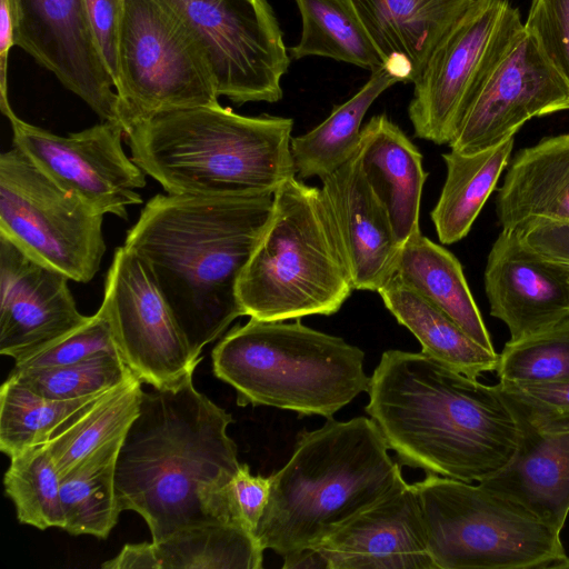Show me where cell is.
<instances>
[{
  "label": "cell",
  "mask_w": 569,
  "mask_h": 569,
  "mask_svg": "<svg viewBox=\"0 0 569 569\" xmlns=\"http://www.w3.org/2000/svg\"><path fill=\"white\" fill-rule=\"evenodd\" d=\"M523 26L569 84V0H531Z\"/></svg>",
  "instance_id": "obj_40"
},
{
  "label": "cell",
  "mask_w": 569,
  "mask_h": 569,
  "mask_svg": "<svg viewBox=\"0 0 569 569\" xmlns=\"http://www.w3.org/2000/svg\"><path fill=\"white\" fill-rule=\"evenodd\" d=\"M273 194H157L124 246L149 268L194 358L244 316L238 283L271 214Z\"/></svg>",
  "instance_id": "obj_1"
},
{
  "label": "cell",
  "mask_w": 569,
  "mask_h": 569,
  "mask_svg": "<svg viewBox=\"0 0 569 569\" xmlns=\"http://www.w3.org/2000/svg\"><path fill=\"white\" fill-rule=\"evenodd\" d=\"M13 147L40 170L96 211L128 219V207L142 203L137 191L146 186V173L122 148L123 127L102 121L79 132L58 136L7 116Z\"/></svg>",
  "instance_id": "obj_14"
},
{
  "label": "cell",
  "mask_w": 569,
  "mask_h": 569,
  "mask_svg": "<svg viewBox=\"0 0 569 569\" xmlns=\"http://www.w3.org/2000/svg\"><path fill=\"white\" fill-rule=\"evenodd\" d=\"M88 21L113 81H119L118 44L124 0H83Z\"/></svg>",
  "instance_id": "obj_41"
},
{
  "label": "cell",
  "mask_w": 569,
  "mask_h": 569,
  "mask_svg": "<svg viewBox=\"0 0 569 569\" xmlns=\"http://www.w3.org/2000/svg\"><path fill=\"white\" fill-rule=\"evenodd\" d=\"M13 7L14 46L51 71L103 121L120 123L119 97L83 0H13Z\"/></svg>",
  "instance_id": "obj_16"
},
{
  "label": "cell",
  "mask_w": 569,
  "mask_h": 569,
  "mask_svg": "<svg viewBox=\"0 0 569 569\" xmlns=\"http://www.w3.org/2000/svg\"><path fill=\"white\" fill-rule=\"evenodd\" d=\"M513 144L515 137L473 153L450 150L442 154L447 176L430 213L441 243H455L469 233L499 177L509 166Z\"/></svg>",
  "instance_id": "obj_27"
},
{
  "label": "cell",
  "mask_w": 569,
  "mask_h": 569,
  "mask_svg": "<svg viewBox=\"0 0 569 569\" xmlns=\"http://www.w3.org/2000/svg\"><path fill=\"white\" fill-rule=\"evenodd\" d=\"M232 416L199 392L192 376L179 385L144 392L116 467L119 508L139 513L152 541L212 522L201 492L240 467L227 428Z\"/></svg>",
  "instance_id": "obj_3"
},
{
  "label": "cell",
  "mask_w": 569,
  "mask_h": 569,
  "mask_svg": "<svg viewBox=\"0 0 569 569\" xmlns=\"http://www.w3.org/2000/svg\"><path fill=\"white\" fill-rule=\"evenodd\" d=\"M508 0H476L439 41L413 82L415 136L449 143L468 106L523 30Z\"/></svg>",
  "instance_id": "obj_11"
},
{
  "label": "cell",
  "mask_w": 569,
  "mask_h": 569,
  "mask_svg": "<svg viewBox=\"0 0 569 569\" xmlns=\"http://www.w3.org/2000/svg\"><path fill=\"white\" fill-rule=\"evenodd\" d=\"M515 420V453L479 483L561 531L569 513V423Z\"/></svg>",
  "instance_id": "obj_21"
},
{
  "label": "cell",
  "mask_w": 569,
  "mask_h": 569,
  "mask_svg": "<svg viewBox=\"0 0 569 569\" xmlns=\"http://www.w3.org/2000/svg\"><path fill=\"white\" fill-rule=\"evenodd\" d=\"M413 486L436 569L569 568L561 531L481 483L428 473Z\"/></svg>",
  "instance_id": "obj_8"
},
{
  "label": "cell",
  "mask_w": 569,
  "mask_h": 569,
  "mask_svg": "<svg viewBox=\"0 0 569 569\" xmlns=\"http://www.w3.org/2000/svg\"><path fill=\"white\" fill-rule=\"evenodd\" d=\"M396 276L456 321L476 342L495 350L459 260L421 232L401 247Z\"/></svg>",
  "instance_id": "obj_26"
},
{
  "label": "cell",
  "mask_w": 569,
  "mask_h": 569,
  "mask_svg": "<svg viewBox=\"0 0 569 569\" xmlns=\"http://www.w3.org/2000/svg\"><path fill=\"white\" fill-rule=\"evenodd\" d=\"M496 386L513 417L569 423V379L532 383L499 381Z\"/></svg>",
  "instance_id": "obj_39"
},
{
  "label": "cell",
  "mask_w": 569,
  "mask_h": 569,
  "mask_svg": "<svg viewBox=\"0 0 569 569\" xmlns=\"http://www.w3.org/2000/svg\"><path fill=\"white\" fill-rule=\"evenodd\" d=\"M293 120L241 116L220 103L158 113L132 126L131 159L167 193L273 194L296 177Z\"/></svg>",
  "instance_id": "obj_5"
},
{
  "label": "cell",
  "mask_w": 569,
  "mask_h": 569,
  "mask_svg": "<svg viewBox=\"0 0 569 569\" xmlns=\"http://www.w3.org/2000/svg\"><path fill=\"white\" fill-rule=\"evenodd\" d=\"M104 392L71 400H53L7 379L0 389L1 451L12 458L48 442L61 425Z\"/></svg>",
  "instance_id": "obj_33"
},
{
  "label": "cell",
  "mask_w": 569,
  "mask_h": 569,
  "mask_svg": "<svg viewBox=\"0 0 569 569\" xmlns=\"http://www.w3.org/2000/svg\"><path fill=\"white\" fill-rule=\"evenodd\" d=\"M270 478L253 476L240 463L229 479L208 486L200 495L202 509L212 522L243 528L254 536L270 496Z\"/></svg>",
  "instance_id": "obj_37"
},
{
  "label": "cell",
  "mask_w": 569,
  "mask_h": 569,
  "mask_svg": "<svg viewBox=\"0 0 569 569\" xmlns=\"http://www.w3.org/2000/svg\"><path fill=\"white\" fill-rule=\"evenodd\" d=\"M485 290L510 340L536 335L569 316V260L501 229L488 254Z\"/></svg>",
  "instance_id": "obj_18"
},
{
  "label": "cell",
  "mask_w": 569,
  "mask_h": 569,
  "mask_svg": "<svg viewBox=\"0 0 569 569\" xmlns=\"http://www.w3.org/2000/svg\"><path fill=\"white\" fill-rule=\"evenodd\" d=\"M380 295L386 308L420 342L421 352L478 379L496 371L499 353L476 342L456 321L396 274Z\"/></svg>",
  "instance_id": "obj_25"
},
{
  "label": "cell",
  "mask_w": 569,
  "mask_h": 569,
  "mask_svg": "<svg viewBox=\"0 0 569 569\" xmlns=\"http://www.w3.org/2000/svg\"><path fill=\"white\" fill-rule=\"evenodd\" d=\"M101 352L118 351L109 321L100 307L83 326L23 361L16 362L13 369L70 365Z\"/></svg>",
  "instance_id": "obj_38"
},
{
  "label": "cell",
  "mask_w": 569,
  "mask_h": 569,
  "mask_svg": "<svg viewBox=\"0 0 569 569\" xmlns=\"http://www.w3.org/2000/svg\"><path fill=\"white\" fill-rule=\"evenodd\" d=\"M211 358L214 376L236 390L238 406H270L300 418H332L370 385L360 348L300 319L250 318L224 335Z\"/></svg>",
  "instance_id": "obj_6"
},
{
  "label": "cell",
  "mask_w": 569,
  "mask_h": 569,
  "mask_svg": "<svg viewBox=\"0 0 569 569\" xmlns=\"http://www.w3.org/2000/svg\"><path fill=\"white\" fill-rule=\"evenodd\" d=\"M569 110V84L525 27L465 111L448 143L461 153L515 137L528 120Z\"/></svg>",
  "instance_id": "obj_15"
},
{
  "label": "cell",
  "mask_w": 569,
  "mask_h": 569,
  "mask_svg": "<svg viewBox=\"0 0 569 569\" xmlns=\"http://www.w3.org/2000/svg\"><path fill=\"white\" fill-rule=\"evenodd\" d=\"M399 82L383 66L346 102L305 134L290 142L296 174L300 179L323 177L349 162L359 151L361 122L375 100Z\"/></svg>",
  "instance_id": "obj_28"
},
{
  "label": "cell",
  "mask_w": 569,
  "mask_h": 569,
  "mask_svg": "<svg viewBox=\"0 0 569 569\" xmlns=\"http://www.w3.org/2000/svg\"><path fill=\"white\" fill-rule=\"evenodd\" d=\"M316 549L328 569H436L418 493L405 479Z\"/></svg>",
  "instance_id": "obj_19"
},
{
  "label": "cell",
  "mask_w": 569,
  "mask_h": 569,
  "mask_svg": "<svg viewBox=\"0 0 569 569\" xmlns=\"http://www.w3.org/2000/svg\"><path fill=\"white\" fill-rule=\"evenodd\" d=\"M134 377L118 352L51 367L12 369L8 380L53 400H71L113 389Z\"/></svg>",
  "instance_id": "obj_35"
},
{
  "label": "cell",
  "mask_w": 569,
  "mask_h": 569,
  "mask_svg": "<svg viewBox=\"0 0 569 569\" xmlns=\"http://www.w3.org/2000/svg\"><path fill=\"white\" fill-rule=\"evenodd\" d=\"M365 410L402 465L481 482L516 451L518 426L497 386L422 352L387 350Z\"/></svg>",
  "instance_id": "obj_2"
},
{
  "label": "cell",
  "mask_w": 569,
  "mask_h": 569,
  "mask_svg": "<svg viewBox=\"0 0 569 569\" xmlns=\"http://www.w3.org/2000/svg\"><path fill=\"white\" fill-rule=\"evenodd\" d=\"M320 180L353 289L378 292L396 274L401 246L385 207L361 171L358 153Z\"/></svg>",
  "instance_id": "obj_20"
},
{
  "label": "cell",
  "mask_w": 569,
  "mask_h": 569,
  "mask_svg": "<svg viewBox=\"0 0 569 569\" xmlns=\"http://www.w3.org/2000/svg\"><path fill=\"white\" fill-rule=\"evenodd\" d=\"M371 418H329L302 431L288 462L272 473L254 537L282 558L317 548L402 479L400 465Z\"/></svg>",
  "instance_id": "obj_4"
},
{
  "label": "cell",
  "mask_w": 569,
  "mask_h": 569,
  "mask_svg": "<svg viewBox=\"0 0 569 569\" xmlns=\"http://www.w3.org/2000/svg\"><path fill=\"white\" fill-rule=\"evenodd\" d=\"M14 46L13 0H0V108L4 116L13 111L8 99V59Z\"/></svg>",
  "instance_id": "obj_42"
},
{
  "label": "cell",
  "mask_w": 569,
  "mask_h": 569,
  "mask_svg": "<svg viewBox=\"0 0 569 569\" xmlns=\"http://www.w3.org/2000/svg\"><path fill=\"white\" fill-rule=\"evenodd\" d=\"M302 20L292 59L318 56L373 71L383 67L366 29L346 0H295Z\"/></svg>",
  "instance_id": "obj_32"
},
{
  "label": "cell",
  "mask_w": 569,
  "mask_h": 569,
  "mask_svg": "<svg viewBox=\"0 0 569 569\" xmlns=\"http://www.w3.org/2000/svg\"><path fill=\"white\" fill-rule=\"evenodd\" d=\"M3 477L6 495L19 522L44 530L63 528L61 477L44 443L10 458Z\"/></svg>",
  "instance_id": "obj_34"
},
{
  "label": "cell",
  "mask_w": 569,
  "mask_h": 569,
  "mask_svg": "<svg viewBox=\"0 0 569 569\" xmlns=\"http://www.w3.org/2000/svg\"><path fill=\"white\" fill-rule=\"evenodd\" d=\"M202 52L217 92L234 103L277 102L290 66L267 0H159Z\"/></svg>",
  "instance_id": "obj_12"
},
{
  "label": "cell",
  "mask_w": 569,
  "mask_h": 569,
  "mask_svg": "<svg viewBox=\"0 0 569 569\" xmlns=\"http://www.w3.org/2000/svg\"><path fill=\"white\" fill-rule=\"evenodd\" d=\"M70 278L0 234V353L23 361L83 326Z\"/></svg>",
  "instance_id": "obj_17"
},
{
  "label": "cell",
  "mask_w": 569,
  "mask_h": 569,
  "mask_svg": "<svg viewBox=\"0 0 569 569\" xmlns=\"http://www.w3.org/2000/svg\"><path fill=\"white\" fill-rule=\"evenodd\" d=\"M100 307L119 356L140 381L164 389L193 375L201 358L193 357L149 268L124 244L113 253Z\"/></svg>",
  "instance_id": "obj_13"
},
{
  "label": "cell",
  "mask_w": 569,
  "mask_h": 569,
  "mask_svg": "<svg viewBox=\"0 0 569 569\" xmlns=\"http://www.w3.org/2000/svg\"><path fill=\"white\" fill-rule=\"evenodd\" d=\"M352 290L320 188L287 180L273 193L271 214L238 283L244 316H330Z\"/></svg>",
  "instance_id": "obj_7"
},
{
  "label": "cell",
  "mask_w": 569,
  "mask_h": 569,
  "mask_svg": "<svg viewBox=\"0 0 569 569\" xmlns=\"http://www.w3.org/2000/svg\"><path fill=\"white\" fill-rule=\"evenodd\" d=\"M104 569H158L153 542L127 543L101 565Z\"/></svg>",
  "instance_id": "obj_43"
},
{
  "label": "cell",
  "mask_w": 569,
  "mask_h": 569,
  "mask_svg": "<svg viewBox=\"0 0 569 569\" xmlns=\"http://www.w3.org/2000/svg\"><path fill=\"white\" fill-rule=\"evenodd\" d=\"M118 68L116 91L124 134L158 113L219 103L202 52L159 0H124Z\"/></svg>",
  "instance_id": "obj_9"
},
{
  "label": "cell",
  "mask_w": 569,
  "mask_h": 569,
  "mask_svg": "<svg viewBox=\"0 0 569 569\" xmlns=\"http://www.w3.org/2000/svg\"><path fill=\"white\" fill-rule=\"evenodd\" d=\"M136 376L108 390L68 419L44 443L60 477L107 443L124 437L140 412L144 391Z\"/></svg>",
  "instance_id": "obj_29"
},
{
  "label": "cell",
  "mask_w": 569,
  "mask_h": 569,
  "mask_svg": "<svg viewBox=\"0 0 569 569\" xmlns=\"http://www.w3.org/2000/svg\"><path fill=\"white\" fill-rule=\"evenodd\" d=\"M496 372L500 381L510 383L569 379V316L541 332L509 340Z\"/></svg>",
  "instance_id": "obj_36"
},
{
  "label": "cell",
  "mask_w": 569,
  "mask_h": 569,
  "mask_svg": "<svg viewBox=\"0 0 569 569\" xmlns=\"http://www.w3.org/2000/svg\"><path fill=\"white\" fill-rule=\"evenodd\" d=\"M153 548L158 569H260L264 551L252 533L221 522L184 528Z\"/></svg>",
  "instance_id": "obj_31"
},
{
  "label": "cell",
  "mask_w": 569,
  "mask_h": 569,
  "mask_svg": "<svg viewBox=\"0 0 569 569\" xmlns=\"http://www.w3.org/2000/svg\"><path fill=\"white\" fill-rule=\"evenodd\" d=\"M501 229L569 228V132L521 149L498 189Z\"/></svg>",
  "instance_id": "obj_23"
},
{
  "label": "cell",
  "mask_w": 569,
  "mask_h": 569,
  "mask_svg": "<svg viewBox=\"0 0 569 569\" xmlns=\"http://www.w3.org/2000/svg\"><path fill=\"white\" fill-rule=\"evenodd\" d=\"M476 0H346L383 66L415 82L439 41Z\"/></svg>",
  "instance_id": "obj_22"
},
{
  "label": "cell",
  "mask_w": 569,
  "mask_h": 569,
  "mask_svg": "<svg viewBox=\"0 0 569 569\" xmlns=\"http://www.w3.org/2000/svg\"><path fill=\"white\" fill-rule=\"evenodd\" d=\"M358 159L402 247L421 232L419 211L428 177L422 154L396 123L386 114H378L361 128Z\"/></svg>",
  "instance_id": "obj_24"
},
{
  "label": "cell",
  "mask_w": 569,
  "mask_h": 569,
  "mask_svg": "<svg viewBox=\"0 0 569 569\" xmlns=\"http://www.w3.org/2000/svg\"><path fill=\"white\" fill-rule=\"evenodd\" d=\"M103 216L18 148L1 153L0 234L32 258L72 281H91L106 252Z\"/></svg>",
  "instance_id": "obj_10"
},
{
  "label": "cell",
  "mask_w": 569,
  "mask_h": 569,
  "mask_svg": "<svg viewBox=\"0 0 569 569\" xmlns=\"http://www.w3.org/2000/svg\"><path fill=\"white\" fill-rule=\"evenodd\" d=\"M124 437L107 443L61 477L62 529L70 535L106 539L117 525L121 510L116 467Z\"/></svg>",
  "instance_id": "obj_30"
},
{
  "label": "cell",
  "mask_w": 569,
  "mask_h": 569,
  "mask_svg": "<svg viewBox=\"0 0 569 569\" xmlns=\"http://www.w3.org/2000/svg\"><path fill=\"white\" fill-rule=\"evenodd\" d=\"M282 568L287 569H328V563L318 549H305L283 558Z\"/></svg>",
  "instance_id": "obj_44"
}]
</instances>
